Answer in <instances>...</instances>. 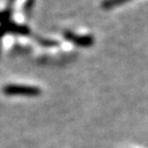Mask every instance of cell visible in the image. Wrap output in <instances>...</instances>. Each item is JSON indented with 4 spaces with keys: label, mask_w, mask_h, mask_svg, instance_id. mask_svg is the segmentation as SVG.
<instances>
[{
    "label": "cell",
    "mask_w": 148,
    "mask_h": 148,
    "mask_svg": "<svg viewBox=\"0 0 148 148\" xmlns=\"http://www.w3.org/2000/svg\"><path fill=\"white\" fill-rule=\"evenodd\" d=\"M2 92L5 95H27L35 97L41 95V90L36 87L25 85H8L3 87Z\"/></svg>",
    "instance_id": "cell-1"
},
{
    "label": "cell",
    "mask_w": 148,
    "mask_h": 148,
    "mask_svg": "<svg viewBox=\"0 0 148 148\" xmlns=\"http://www.w3.org/2000/svg\"><path fill=\"white\" fill-rule=\"evenodd\" d=\"M73 42L79 44L80 46H88L92 43V38L89 36H79V35H69L67 36Z\"/></svg>",
    "instance_id": "cell-2"
},
{
    "label": "cell",
    "mask_w": 148,
    "mask_h": 148,
    "mask_svg": "<svg viewBox=\"0 0 148 148\" xmlns=\"http://www.w3.org/2000/svg\"><path fill=\"white\" fill-rule=\"evenodd\" d=\"M127 0H111L108 2V5H121L123 2H126Z\"/></svg>",
    "instance_id": "cell-3"
}]
</instances>
